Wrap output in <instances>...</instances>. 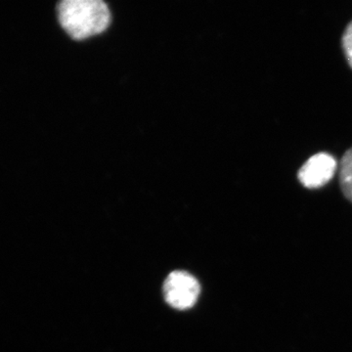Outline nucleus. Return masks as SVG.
Wrapping results in <instances>:
<instances>
[{"instance_id":"4","label":"nucleus","mask_w":352,"mask_h":352,"mask_svg":"<svg viewBox=\"0 0 352 352\" xmlns=\"http://www.w3.org/2000/svg\"><path fill=\"white\" fill-rule=\"evenodd\" d=\"M339 176L342 194L352 203V147L340 160Z\"/></svg>"},{"instance_id":"5","label":"nucleus","mask_w":352,"mask_h":352,"mask_svg":"<svg viewBox=\"0 0 352 352\" xmlns=\"http://www.w3.org/2000/svg\"><path fill=\"white\" fill-rule=\"evenodd\" d=\"M342 50L349 66L352 68V21L347 25L342 38Z\"/></svg>"},{"instance_id":"2","label":"nucleus","mask_w":352,"mask_h":352,"mask_svg":"<svg viewBox=\"0 0 352 352\" xmlns=\"http://www.w3.org/2000/svg\"><path fill=\"white\" fill-rule=\"evenodd\" d=\"M166 302L176 309L193 307L200 295V285L193 275L185 271H173L164 284Z\"/></svg>"},{"instance_id":"3","label":"nucleus","mask_w":352,"mask_h":352,"mask_svg":"<svg viewBox=\"0 0 352 352\" xmlns=\"http://www.w3.org/2000/svg\"><path fill=\"white\" fill-rule=\"evenodd\" d=\"M337 170V160L329 153L322 152L310 157L303 164L298 177L305 188L318 189L332 180Z\"/></svg>"},{"instance_id":"1","label":"nucleus","mask_w":352,"mask_h":352,"mask_svg":"<svg viewBox=\"0 0 352 352\" xmlns=\"http://www.w3.org/2000/svg\"><path fill=\"white\" fill-rule=\"evenodd\" d=\"M58 18L72 38L85 39L105 31L111 15L102 0H64L58 6Z\"/></svg>"}]
</instances>
